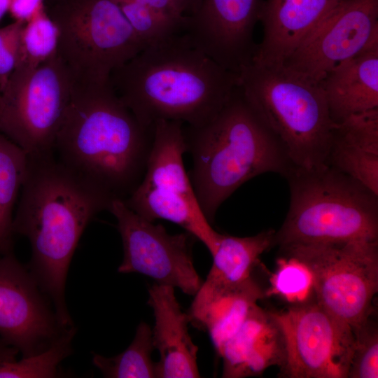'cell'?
I'll list each match as a JSON object with an SVG mask.
<instances>
[{
  "label": "cell",
  "instance_id": "19",
  "mask_svg": "<svg viewBox=\"0 0 378 378\" xmlns=\"http://www.w3.org/2000/svg\"><path fill=\"white\" fill-rule=\"evenodd\" d=\"M327 164L378 195V108L335 124Z\"/></svg>",
  "mask_w": 378,
  "mask_h": 378
},
{
  "label": "cell",
  "instance_id": "32",
  "mask_svg": "<svg viewBox=\"0 0 378 378\" xmlns=\"http://www.w3.org/2000/svg\"><path fill=\"white\" fill-rule=\"evenodd\" d=\"M44 0H10L8 12L15 20H29L44 7Z\"/></svg>",
  "mask_w": 378,
  "mask_h": 378
},
{
  "label": "cell",
  "instance_id": "36",
  "mask_svg": "<svg viewBox=\"0 0 378 378\" xmlns=\"http://www.w3.org/2000/svg\"><path fill=\"white\" fill-rule=\"evenodd\" d=\"M0 20H1V18H0Z\"/></svg>",
  "mask_w": 378,
  "mask_h": 378
},
{
  "label": "cell",
  "instance_id": "3",
  "mask_svg": "<svg viewBox=\"0 0 378 378\" xmlns=\"http://www.w3.org/2000/svg\"><path fill=\"white\" fill-rule=\"evenodd\" d=\"M109 83L146 127L162 120L197 127L224 106L238 85V75L179 33L142 49L111 73Z\"/></svg>",
  "mask_w": 378,
  "mask_h": 378
},
{
  "label": "cell",
  "instance_id": "25",
  "mask_svg": "<svg viewBox=\"0 0 378 378\" xmlns=\"http://www.w3.org/2000/svg\"><path fill=\"white\" fill-rule=\"evenodd\" d=\"M74 326L66 330L50 346L20 360H0V378H50L59 375V365L73 351Z\"/></svg>",
  "mask_w": 378,
  "mask_h": 378
},
{
  "label": "cell",
  "instance_id": "18",
  "mask_svg": "<svg viewBox=\"0 0 378 378\" xmlns=\"http://www.w3.org/2000/svg\"><path fill=\"white\" fill-rule=\"evenodd\" d=\"M264 296V290L253 276L234 286H216L203 281L194 295L188 314L190 323L208 332L218 354L251 308Z\"/></svg>",
  "mask_w": 378,
  "mask_h": 378
},
{
  "label": "cell",
  "instance_id": "15",
  "mask_svg": "<svg viewBox=\"0 0 378 378\" xmlns=\"http://www.w3.org/2000/svg\"><path fill=\"white\" fill-rule=\"evenodd\" d=\"M340 1L264 0L260 17L262 39L252 62L283 65Z\"/></svg>",
  "mask_w": 378,
  "mask_h": 378
},
{
  "label": "cell",
  "instance_id": "7",
  "mask_svg": "<svg viewBox=\"0 0 378 378\" xmlns=\"http://www.w3.org/2000/svg\"><path fill=\"white\" fill-rule=\"evenodd\" d=\"M74 83H102L145 47L113 0H58L48 13Z\"/></svg>",
  "mask_w": 378,
  "mask_h": 378
},
{
  "label": "cell",
  "instance_id": "9",
  "mask_svg": "<svg viewBox=\"0 0 378 378\" xmlns=\"http://www.w3.org/2000/svg\"><path fill=\"white\" fill-rule=\"evenodd\" d=\"M284 258L309 271L316 300L355 328L373 311L378 290V240L292 244L279 247Z\"/></svg>",
  "mask_w": 378,
  "mask_h": 378
},
{
  "label": "cell",
  "instance_id": "26",
  "mask_svg": "<svg viewBox=\"0 0 378 378\" xmlns=\"http://www.w3.org/2000/svg\"><path fill=\"white\" fill-rule=\"evenodd\" d=\"M134 29L144 47L164 41L181 33L178 24L158 15L146 6L134 0H113Z\"/></svg>",
  "mask_w": 378,
  "mask_h": 378
},
{
  "label": "cell",
  "instance_id": "4",
  "mask_svg": "<svg viewBox=\"0 0 378 378\" xmlns=\"http://www.w3.org/2000/svg\"><path fill=\"white\" fill-rule=\"evenodd\" d=\"M183 129L186 152L192 158L189 177L211 223L221 204L242 184L268 172L285 177L293 167L238 85L212 119Z\"/></svg>",
  "mask_w": 378,
  "mask_h": 378
},
{
  "label": "cell",
  "instance_id": "12",
  "mask_svg": "<svg viewBox=\"0 0 378 378\" xmlns=\"http://www.w3.org/2000/svg\"><path fill=\"white\" fill-rule=\"evenodd\" d=\"M108 211L117 220L123 244L118 272L139 273L189 295L197 292L203 281L194 266L191 234H169L162 225L138 215L121 200H114Z\"/></svg>",
  "mask_w": 378,
  "mask_h": 378
},
{
  "label": "cell",
  "instance_id": "30",
  "mask_svg": "<svg viewBox=\"0 0 378 378\" xmlns=\"http://www.w3.org/2000/svg\"><path fill=\"white\" fill-rule=\"evenodd\" d=\"M24 24L23 21L15 20L0 28V96L17 67L20 34Z\"/></svg>",
  "mask_w": 378,
  "mask_h": 378
},
{
  "label": "cell",
  "instance_id": "20",
  "mask_svg": "<svg viewBox=\"0 0 378 378\" xmlns=\"http://www.w3.org/2000/svg\"><path fill=\"white\" fill-rule=\"evenodd\" d=\"M320 85L335 124L378 108V41L342 63Z\"/></svg>",
  "mask_w": 378,
  "mask_h": 378
},
{
  "label": "cell",
  "instance_id": "22",
  "mask_svg": "<svg viewBox=\"0 0 378 378\" xmlns=\"http://www.w3.org/2000/svg\"><path fill=\"white\" fill-rule=\"evenodd\" d=\"M27 153L0 132V253L13 248V211L24 181Z\"/></svg>",
  "mask_w": 378,
  "mask_h": 378
},
{
  "label": "cell",
  "instance_id": "24",
  "mask_svg": "<svg viewBox=\"0 0 378 378\" xmlns=\"http://www.w3.org/2000/svg\"><path fill=\"white\" fill-rule=\"evenodd\" d=\"M58 29L45 6L24 24L16 69L32 70L57 54Z\"/></svg>",
  "mask_w": 378,
  "mask_h": 378
},
{
  "label": "cell",
  "instance_id": "16",
  "mask_svg": "<svg viewBox=\"0 0 378 378\" xmlns=\"http://www.w3.org/2000/svg\"><path fill=\"white\" fill-rule=\"evenodd\" d=\"M174 290L172 286L155 284L148 290V302L155 318L153 344L160 354L155 362L156 377H200L198 347L188 332V314L182 311Z\"/></svg>",
  "mask_w": 378,
  "mask_h": 378
},
{
  "label": "cell",
  "instance_id": "23",
  "mask_svg": "<svg viewBox=\"0 0 378 378\" xmlns=\"http://www.w3.org/2000/svg\"><path fill=\"white\" fill-rule=\"evenodd\" d=\"M153 349L152 330L142 322L124 351L113 357L94 354L92 363L104 377L153 378L156 377L155 363L151 358Z\"/></svg>",
  "mask_w": 378,
  "mask_h": 378
},
{
  "label": "cell",
  "instance_id": "28",
  "mask_svg": "<svg viewBox=\"0 0 378 378\" xmlns=\"http://www.w3.org/2000/svg\"><path fill=\"white\" fill-rule=\"evenodd\" d=\"M264 0H202L200 10L213 21L237 27L257 20Z\"/></svg>",
  "mask_w": 378,
  "mask_h": 378
},
{
  "label": "cell",
  "instance_id": "35",
  "mask_svg": "<svg viewBox=\"0 0 378 378\" xmlns=\"http://www.w3.org/2000/svg\"><path fill=\"white\" fill-rule=\"evenodd\" d=\"M10 0H0V18L8 11Z\"/></svg>",
  "mask_w": 378,
  "mask_h": 378
},
{
  "label": "cell",
  "instance_id": "10",
  "mask_svg": "<svg viewBox=\"0 0 378 378\" xmlns=\"http://www.w3.org/2000/svg\"><path fill=\"white\" fill-rule=\"evenodd\" d=\"M72 85L57 54L32 70L15 69L0 96V132L28 157L54 152Z\"/></svg>",
  "mask_w": 378,
  "mask_h": 378
},
{
  "label": "cell",
  "instance_id": "21",
  "mask_svg": "<svg viewBox=\"0 0 378 378\" xmlns=\"http://www.w3.org/2000/svg\"><path fill=\"white\" fill-rule=\"evenodd\" d=\"M275 231L262 230L245 237L219 234L213 264L205 283L216 286H234L252 276L260 255L274 246Z\"/></svg>",
  "mask_w": 378,
  "mask_h": 378
},
{
  "label": "cell",
  "instance_id": "8",
  "mask_svg": "<svg viewBox=\"0 0 378 378\" xmlns=\"http://www.w3.org/2000/svg\"><path fill=\"white\" fill-rule=\"evenodd\" d=\"M183 123L158 120L144 175L125 204L141 217L163 219L183 227L214 253L219 232L202 211L183 163Z\"/></svg>",
  "mask_w": 378,
  "mask_h": 378
},
{
  "label": "cell",
  "instance_id": "14",
  "mask_svg": "<svg viewBox=\"0 0 378 378\" xmlns=\"http://www.w3.org/2000/svg\"><path fill=\"white\" fill-rule=\"evenodd\" d=\"M71 327L62 325L28 268L13 252L4 255L0 258L1 339L22 357H29L47 349Z\"/></svg>",
  "mask_w": 378,
  "mask_h": 378
},
{
  "label": "cell",
  "instance_id": "27",
  "mask_svg": "<svg viewBox=\"0 0 378 378\" xmlns=\"http://www.w3.org/2000/svg\"><path fill=\"white\" fill-rule=\"evenodd\" d=\"M355 342L347 378L378 377V329L371 316L353 328Z\"/></svg>",
  "mask_w": 378,
  "mask_h": 378
},
{
  "label": "cell",
  "instance_id": "6",
  "mask_svg": "<svg viewBox=\"0 0 378 378\" xmlns=\"http://www.w3.org/2000/svg\"><path fill=\"white\" fill-rule=\"evenodd\" d=\"M284 178L290 204L274 246L378 240V195L358 181L330 166Z\"/></svg>",
  "mask_w": 378,
  "mask_h": 378
},
{
  "label": "cell",
  "instance_id": "11",
  "mask_svg": "<svg viewBox=\"0 0 378 378\" xmlns=\"http://www.w3.org/2000/svg\"><path fill=\"white\" fill-rule=\"evenodd\" d=\"M285 343L279 374L286 378H347L355 342L350 325L315 299L270 312Z\"/></svg>",
  "mask_w": 378,
  "mask_h": 378
},
{
  "label": "cell",
  "instance_id": "2",
  "mask_svg": "<svg viewBox=\"0 0 378 378\" xmlns=\"http://www.w3.org/2000/svg\"><path fill=\"white\" fill-rule=\"evenodd\" d=\"M153 138L121 102L109 80L74 83L54 153L71 172L125 200L141 182Z\"/></svg>",
  "mask_w": 378,
  "mask_h": 378
},
{
  "label": "cell",
  "instance_id": "17",
  "mask_svg": "<svg viewBox=\"0 0 378 378\" xmlns=\"http://www.w3.org/2000/svg\"><path fill=\"white\" fill-rule=\"evenodd\" d=\"M218 354L223 360V377L259 376L271 366L283 365L284 335L271 312L256 304Z\"/></svg>",
  "mask_w": 378,
  "mask_h": 378
},
{
  "label": "cell",
  "instance_id": "29",
  "mask_svg": "<svg viewBox=\"0 0 378 378\" xmlns=\"http://www.w3.org/2000/svg\"><path fill=\"white\" fill-rule=\"evenodd\" d=\"M271 281L273 293L292 302L304 301L302 297L312 289L309 271L292 258L280 259Z\"/></svg>",
  "mask_w": 378,
  "mask_h": 378
},
{
  "label": "cell",
  "instance_id": "31",
  "mask_svg": "<svg viewBox=\"0 0 378 378\" xmlns=\"http://www.w3.org/2000/svg\"><path fill=\"white\" fill-rule=\"evenodd\" d=\"M149 8L158 15L178 24L184 31L188 18L182 15L172 0H134Z\"/></svg>",
  "mask_w": 378,
  "mask_h": 378
},
{
  "label": "cell",
  "instance_id": "34",
  "mask_svg": "<svg viewBox=\"0 0 378 378\" xmlns=\"http://www.w3.org/2000/svg\"><path fill=\"white\" fill-rule=\"evenodd\" d=\"M18 351L0 339V360H15Z\"/></svg>",
  "mask_w": 378,
  "mask_h": 378
},
{
  "label": "cell",
  "instance_id": "1",
  "mask_svg": "<svg viewBox=\"0 0 378 378\" xmlns=\"http://www.w3.org/2000/svg\"><path fill=\"white\" fill-rule=\"evenodd\" d=\"M113 201L64 167L54 152L28 157L13 230L29 241L27 268L64 327L74 326L65 300L71 258L88 223Z\"/></svg>",
  "mask_w": 378,
  "mask_h": 378
},
{
  "label": "cell",
  "instance_id": "13",
  "mask_svg": "<svg viewBox=\"0 0 378 378\" xmlns=\"http://www.w3.org/2000/svg\"><path fill=\"white\" fill-rule=\"evenodd\" d=\"M378 41V0H342L283 65L320 83L342 63Z\"/></svg>",
  "mask_w": 378,
  "mask_h": 378
},
{
  "label": "cell",
  "instance_id": "33",
  "mask_svg": "<svg viewBox=\"0 0 378 378\" xmlns=\"http://www.w3.org/2000/svg\"><path fill=\"white\" fill-rule=\"evenodd\" d=\"M172 1L180 13L188 18L196 13L202 0H172Z\"/></svg>",
  "mask_w": 378,
  "mask_h": 378
},
{
  "label": "cell",
  "instance_id": "5",
  "mask_svg": "<svg viewBox=\"0 0 378 378\" xmlns=\"http://www.w3.org/2000/svg\"><path fill=\"white\" fill-rule=\"evenodd\" d=\"M238 85L294 167L328 166L335 124L320 83L284 65L252 62L239 73Z\"/></svg>",
  "mask_w": 378,
  "mask_h": 378
}]
</instances>
